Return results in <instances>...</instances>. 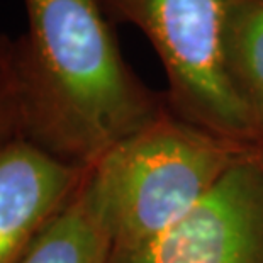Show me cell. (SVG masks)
Here are the masks:
<instances>
[{
    "label": "cell",
    "instance_id": "cell-1",
    "mask_svg": "<svg viewBox=\"0 0 263 263\" xmlns=\"http://www.w3.org/2000/svg\"><path fill=\"white\" fill-rule=\"evenodd\" d=\"M15 37L22 138L93 168L168 109L127 65L100 0H24Z\"/></svg>",
    "mask_w": 263,
    "mask_h": 263
},
{
    "label": "cell",
    "instance_id": "cell-2",
    "mask_svg": "<svg viewBox=\"0 0 263 263\" xmlns=\"http://www.w3.org/2000/svg\"><path fill=\"white\" fill-rule=\"evenodd\" d=\"M256 144L202 129L170 109L117 144L88 172L112 250L144 245L175 226Z\"/></svg>",
    "mask_w": 263,
    "mask_h": 263
},
{
    "label": "cell",
    "instance_id": "cell-3",
    "mask_svg": "<svg viewBox=\"0 0 263 263\" xmlns=\"http://www.w3.org/2000/svg\"><path fill=\"white\" fill-rule=\"evenodd\" d=\"M234 2L100 0L112 24L134 26L158 54L170 112L219 136L263 143L226 70L224 37Z\"/></svg>",
    "mask_w": 263,
    "mask_h": 263
},
{
    "label": "cell",
    "instance_id": "cell-4",
    "mask_svg": "<svg viewBox=\"0 0 263 263\" xmlns=\"http://www.w3.org/2000/svg\"><path fill=\"white\" fill-rule=\"evenodd\" d=\"M107 263H263V143L175 226Z\"/></svg>",
    "mask_w": 263,
    "mask_h": 263
},
{
    "label": "cell",
    "instance_id": "cell-5",
    "mask_svg": "<svg viewBox=\"0 0 263 263\" xmlns=\"http://www.w3.org/2000/svg\"><path fill=\"white\" fill-rule=\"evenodd\" d=\"M88 170L54 158L24 138L0 153V263L21 260L77 194Z\"/></svg>",
    "mask_w": 263,
    "mask_h": 263
},
{
    "label": "cell",
    "instance_id": "cell-6",
    "mask_svg": "<svg viewBox=\"0 0 263 263\" xmlns=\"http://www.w3.org/2000/svg\"><path fill=\"white\" fill-rule=\"evenodd\" d=\"M110 253V229L87 173L70 202L43 228L17 263H107Z\"/></svg>",
    "mask_w": 263,
    "mask_h": 263
},
{
    "label": "cell",
    "instance_id": "cell-7",
    "mask_svg": "<svg viewBox=\"0 0 263 263\" xmlns=\"http://www.w3.org/2000/svg\"><path fill=\"white\" fill-rule=\"evenodd\" d=\"M226 70L263 138V0H236L224 37Z\"/></svg>",
    "mask_w": 263,
    "mask_h": 263
},
{
    "label": "cell",
    "instance_id": "cell-8",
    "mask_svg": "<svg viewBox=\"0 0 263 263\" xmlns=\"http://www.w3.org/2000/svg\"><path fill=\"white\" fill-rule=\"evenodd\" d=\"M22 138V105L15 70V37L0 32V153Z\"/></svg>",
    "mask_w": 263,
    "mask_h": 263
}]
</instances>
